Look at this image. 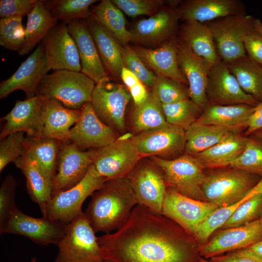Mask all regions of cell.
I'll return each instance as SVG.
<instances>
[{
    "label": "cell",
    "mask_w": 262,
    "mask_h": 262,
    "mask_svg": "<svg viewBox=\"0 0 262 262\" xmlns=\"http://www.w3.org/2000/svg\"><path fill=\"white\" fill-rule=\"evenodd\" d=\"M187 232L174 221L137 204L127 222L98 237L104 260L113 262H192Z\"/></svg>",
    "instance_id": "1"
},
{
    "label": "cell",
    "mask_w": 262,
    "mask_h": 262,
    "mask_svg": "<svg viewBox=\"0 0 262 262\" xmlns=\"http://www.w3.org/2000/svg\"><path fill=\"white\" fill-rule=\"evenodd\" d=\"M138 204L128 178L107 180L96 191L84 213L95 232L115 231Z\"/></svg>",
    "instance_id": "2"
},
{
    "label": "cell",
    "mask_w": 262,
    "mask_h": 262,
    "mask_svg": "<svg viewBox=\"0 0 262 262\" xmlns=\"http://www.w3.org/2000/svg\"><path fill=\"white\" fill-rule=\"evenodd\" d=\"M95 85L94 82L82 72L53 71L41 80L36 96L59 100L68 109L79 110L85 103L91 101Z\"/></svg>",
    "instance_id": "3"
},
{
    "label": "cell",
    "mask_w": 262,
    "mask_h": 262,
    "mask_svg": "<svg viewBox=\"0 0 262 262\" xmlns=\"http://www.w3.org/2000/svg\"><path fill=\"white\" fill-rule=\"evenodd\" d=\"M151 159L162 170L167 187L188 197L207 201L202 190L206 175L195 156L185 153L173 159L155 156Z\"/></svg>",
    "instance_id": "4"
},
{
    "label": "cell",
    "mask_w": 262,
    "mask_h": 262,
    "mask_svg": "<svg viewBox=\"0 0 262 262\" xmlns=\"http://www.w3.org/2000/svg\"><path fill=\"white\" fill-rule=\"evenodd\" d=\"M260 179L259 175L236 169L216 171L206 175L202 190L207 201L223 207L244 198Z\"/></svg>",
    "instance_id": "5"
},
{
    "label": "cell",
    "mask_w": 262,
    "mask_h": 262,
    "mask_svg": "<svg viewBox=\"0 0 262 262\" xmlns=\"http://www.w3.org/2000/svg\"><path fill=\"white\" fill-rule=\"evenodd\" d=\"M96 232L84 212L67 224L54 262H104Z\"/></svg>",
    "instance_id": "6"
},
{
    "label": "cell",
    "mask_w": 262,
    "mask_h": 262,
    "mask_svg": "<svg viewBox=\"0 0 262 262\" xmlns=\"http://www.w3.org/2000/svg\"><path fill=\"white\" fill-rule=\"evenodd\" d=\"M106 181L92 164L78 184L51 196L47 205L45 217L68 224L82 213V207L85 200L101 188Z\"/></svg>",
    "instance_id": "7"
},
{
    "label": "cell",
    "mask_w": 262,
    "mask_h": 262,
    "mask_svg": "<svg viewBox=\"0 0 262 262\" xmlns=\"http://www.w3.org/2000/svg\"><path fill=\"white\" fill-rule=\"evenodd\" d=\"M253 19L244 12L205 23L212 32L222 61L229 64L246 55L244 40L253 29Z\"/></svg>",
    "instance_id": "8"
},
{
    "label": "cell",
    "mask_w": 262,
    "mask_h": 262,
    "mask_svg": "<svg viewBox=\"0 0 262 262\" xmlns=\"http://www.w3.org/2000/svg\"><path fill=\"white\" fill-rule=\"evenodd\" d=\"M132 136L127 133L98 149L93 164L107 180L127 178L142 158L131 139Z\"/></svg>",
    "instance_id": "9"
},
{
    "label": "cell",
    "mask_w": 262,
    "mask_h": 262,
    "mask_svg": "<svg viewBox=\"0 0 262 262\" xmlns=\"http://www.w3.org/2000/svg\"><path fill=\"white\" fill-rule=\"evenodd\" d=\"M67 225L47 217H32L16 208L0 227V232L21 235L40 245L58 246L66 235Z\"/></svg>",
    "instance_id": "10"
},
{
    "label": "cell",
    "mask_w": 262,
    "mask_h": 262,
    "mask_svg": "<svg viewBox=\"0 0 262 262\" xmlns=\"http://www.w3.org/2000/svg\"><path fill=\"white\" fill-rule=\"evenodd\" d=\"M127 178L138 204L162 214L167 187L161 168L152 161L139 162Z\"/></svg>",
    "instance_id": "11"
},
{
    "label": "cell",
    "mask_w": 262,
    "mask_h": 262,
    "mask_svg": "<svg viewBox=\"0 0 262 262\" xmlns=\"http://www.w3.org/2000/svg\"><path fill=\"white\" fill-rule=\"evenodd\" d=\"M131 98L122 84L110 81L96 84L91 103L99 119L115 131L125 130V111Z\"/></svg>",
    "instance_id": "12"
},
{
    "label": "cell",
    "mask_w": 262,
    "mask_h": 262,
    "mask_svg": "<svg viewBox=\"0 0 262 262\" xmlns=\"http://www.w3.org/2000/svg\"><path fill=\"white\" fill-rule=\"evenodd\" d=\"M98 149L82 151L70 142L60 141L51 196L73 187L82 180L93 164Z\"/></svg>",
    "instance_id": "13"
},
{
    "label": "cell",
    "mask_w": 262,
    "mask_h": 262,
    "mask_svg": "<svg viewBox=\"0 0 262 262\" xmlns=\"http://www.w3.org/2000/svg\"><path fill=\"white\" fill-rule=\"evenodd\" d=\"M218 208L214 203L188 197L167 187L162 214L193 236L203 221Z\"/></svg>",
    "instance_id": "14"
},
{
    "label": "cell",
    "mask_w": 262,
    "mask_h": 262,
    "mask_svg": "<svg viewBox=\"0 0 262 262\" xmlns=\"http://www.w3.org/2000/svg\"><path fill=\"white\" fill-rule=\"evenodd\" d=\"M50 70L43 45L39 43L8 79L0 84V98L7 97L17 90L23 91L26 99L36 96L39 82Z\"/></svg>",
    "instance_id": "15"
},
{
    "label": "cell",
    "mask_w": 262,
    "mask_h": 262,
    "mask_svg": "<svg viewBox=\"0 0 262 262\" xmlns=\"http://www.w3.org/2000/svg\"><path fill=\"white\" fill-rule=\"evenodd\" d=\"M208 104L229 105L259 102L244 92L236 77L222 61L213 65L209 72L206 87Z\"/></svg>",
    "instance_id": "16"
},
{
    "label": "cell",
    "mask_w": 262,
    "mask_h": 262,
    "mask_svg": "<svg viewBox=\"0 0 262 262\" xmlns=\"http://www.w3.org/2000/svg\"><path fill=\"white\" fill-rule=\"evenodd\" d=\"M118 137L116 131L99 119L89 102L81 109L79 119L70 130L68 142L81 150L99 149L111 144Z\"/></svg>",
    "instance_id": "17"
},
{
    "label": "cell",
    "mask_w": 262,
    "mask_h": 262,
    "mask_svg": "<svg viewBox=\"0 0 262 262\" xmlns=\"http://www.w3.org/2000/svg\"><path fill=\"white\" fill-rule=\"evenodd\" d=\"M131 139L142 158L175 157L185 150L186 143L185 131L170 124L138 133L132 136Z\"/></svg>",
    "instance_id": "18"
},
{
    "label": "cell",
    "mask_w": 262,
    "mask_h": 262,
    "mask_svg": "<svg viewBox=\"0 0 262 262\" xmlns=\"http://www.w3.org/2000/svg\"><path fill=\"white\" fill-rule=\"evenodd\" d=\"M41 43L50 69L81 72L77 47L68 31L66 22L61 21L51 29Z\"/></svg>",
    "instance_id": "19"
},
{
    "label": "cell",
    "mask_w": 262,
    "mask_h": 262,
    "mask_svg": "<svg viewBox=\"0 0 262 262\" xmlns=\"http://www.w3.org/2000/svg\"><path fill=\"white\" fill-rule=\"evenodd\" d=\"M43 99L35 96L24 100H17L13 109L1 120H5L0 133V139L16 132H26L27 136L42 137Z\"/></svg>",
    "instance_id": "20"
},
{
    "label": "cell",
    "mask_w": 262,
    "mask_h": 262,
    "mask_svg": "<svg viewBox=\"0 0 262 262\" xmlns=\"http://www.w3.org/2000/svg\"><path fill=\"white\" fill-rule=\"evenodd\" d=\"M262 240V221L256 219L246 225L220 231L211 241L199 247L206 258L236 249L248 247Z\"/></svg>",
    "instance_id": "21"
},
{
    "label": "cell",
    "mask_w": 262,
    "mask_h": 262,
    "mask_svg": "<svg viewBox=\"0 0 262 262\" xmlns=\"http://www.w3.org/2000/svg\"><path fill=\"white\" fill-rule=\"evenodd\" d=\"M177 59L179 68L188 82L189 98L203 110L208 104L206 87L209 72L213 65L196 55L180 40Z\"/></svg>",
    "instance_id": "22"
},
{
    "label": "cell",
    "mask_w": 262,
    "mask_h": 262,
    "mask_svg": "<svg viewBox=\"0 0 262 262\" xmlns=\"http://www.w3.org/2000/svg\"><path fill=\"white\" fill-rule=\"evenodd\" d=\"M66 24L68 31L77 47L81 72L93 80L96 84L110 81L86 20L75 19L67 22Z\"/></svg>",
    "instance_id": "23"
},
{
    "label": "cell",
    "mask_w": 262,
    "mask_h": 262,
    "mask_svg": "<svg viewBox=\"0 0 262 262\" xmlns=\"http://www.w3.org/2000/svg\"><path fill=\"white\" fill-rule=\"evenodd\" d=\"M176 7H165L149 17L138 21L130 31L131 41L153 44L167 41L174 37L180 19Z\"/></svg>",
    "instance_id": "24"
},
{
    "label": "cell",
    "mask_w": 262,
    "mask_h": 262,
    "mask_svg": "<svg viewBox=\"0 0 262 262\" xmlns=\"http://www.w3.org/2000/svg\"><path fill=\"white\" fill-rule=\"evenodd\" d=\"M180 19L207 23L245 12L240 0H189L177 8Z\"/></svg>",
    "instance_id": "25"
},
{
    "label": "cell",
    "mask_w": 262,
    "mask_h": 262,
    "mask_svg": "<svg viewBox=\"0 0 262 262\" xmlns=\"http://www.w3.org/2000/svg\"><path fill=\"white\" fill-rule=\"evenodd\" d=\"M178 40L173 37L155 49L143 47L133 49L146 66L155 71L158 75L188 84L187 81L178 65Z\"/></svg>",
    "instance_id": "26"
},
{
    "label": "cell",
    "mask_w": 262,
    "mask_h": 262,
    "mask_svg": "<svg viewBox=\"0 0 262 262\" xmlns=\"http://www.w3.org/2000/svg\"><path fill=\"white\" fill-rule=\"evenodd\" d=\"M43 99L42 137L68 142L70 130L79 119L81 110L68 109L56 99Z\"/></svg>",
    "instance_id": "27"
},
{
    "label": "cell",
    "mask_w": 262,
    "mask_h": 262,
    "mask_svg": "<svg viewBox=\"0 0 262 262\" xmlns=\"http://www.w3.org/2000/svg\"><path fill=\"white\" fill-rule=\"evenodd\" d=\"M255 106L246 104L219 105L207 104L194 122L239 131L245 128Z\"/></svg>",
    "instance_id": "28"
},
{
    "label": "cell",
    "mask_w": 262,
    "mask_h": 262,
    "mask_svg": "<svg viewBox=\"0 0 262 262\" xmlns=\"http://www.w3.org/2000/svg\"><path fill=\"white\" fill-rule=\"evenodd\" d=\"M85 20L108 75L115 78L120 77L124 65L121 47L118 41L100 22L92 16Z\"/></svg>",
    "instance_id": "29"
},
{
    "label": "cell",
    "mask_w": 262,
    "mask_h": 262,
    "mask_svg": "<svg viewBox=\"0 0 262 262\" xmlns=\"http://www.w3.org/2000/svg\"><path fill=\"white\" fill-rule=\"evenodd\" d=\"M179 40L196 55L212 65L222 61L218 54L212 32L205 23L193 20H184L180 29Z\"/></svg>",
    "instance_id": "30"
},
{
    "label": "cell",
    "mask_w": 262,
    "mask_h": 262,
    "mask_svg": "<svg viewBox=\"0 0 262 262\" xmlns=\"http://www.w3.org/2000/svg\"><path fill=\"white\" fill-rule=\"evenodd\" d=\"M247 138L230 131L221 141L195 156L204 168L229 166L244 150Z\"/></svg>",
    "instance_id": "31"
},
{
    "label": "cell",
    "mask_w": 262,
    "mask_h": 262,
    "mask_svg": "<svg viewBox=\"0 0 262 262\" xmlns=\"http://www.w3.org/2000/svg\"><path fill=\"white\" fill-rule=\"evenodd\" d=\"M14 164L25 177L26 187L31 199L37 203L43 216L47 205L51 199L52 184L37 164L26 155L18 158Z\"/></svg>",
    "instance_id": "32"
},
{
    "label": "cell",
    "mask_w": 262,
    "mask_h": 262,
    "mask_svg": "<svg viewBox=\"0 0 262 262\" xmlns=\"http://www.w3.org/2000/svg\"><path fill=\"white\" fill-rule=\"evenodd\" d=\"M60 141L45 137H33L26 135L25 153L34 161L53 183L57 173V161Z\"/></svg>",
    "instance_id": "33"
},
{
    "label": "cell",
    "mask_w": 262,
    "mask_h": 262,
    "mask_svg": "<svg viewBox=\"0 0 262 262\" xmlns=\"http://www.w3.org/2000/svg\"><path fill=\"white\" fill-rule=\"evenodd\" d=\"M27 16L24 44L18 52L20 56L28 54L42 42L49 32L58 24L59 20L51 16L43 0H36Z\"/></svg>",
    "instance_id": "34"
},
{
    "label": "cell",
    "mask_w": 262,
    "mask_h": 262,
    "mask_svg": "<svg viewBox=\"0 0 262 262\" xmlns=\"http://www.w3.org/2000/svg\"><path fill=\"white\" fill-rule=\"evenodd\" d=\"M227 64L244 92L259 103L262 101V66L247 54Z\"/></svg>",
    "instance_id": "35"
},
{
    "label": "cell",
    "mask_w": 262,
    "mask_h": 262,
    "mask_svg": "<svg viewBox=\"0 0 262 262\" xmlns=\"http://www.w3.org/2000/svg\"><path fill=\"white\" fill-rule=\"evenodd\" d=\"M134 131L138 133L168 125L163 111L162 104L154 92H149L147 99L135 106L131 117Z\"/></svg>",
    "instance_id": "36"
},
{
    "label": "cell",
    "mask_w": 262,
    "mask_h": 262,
    "mask_svg": "<svg viewBox=\"0 0 262 262\" xmlns=\"http://www.w3.org/2000/svg\"><path fill=\"white\" fill-rule=\"evenodd\" d=\"M230 131L218 126L194 123L185 131V153L199 154L221 141Z\"/></svg>",
    "instance_id": "37"
},
{
    "label": "cell",
    "mask_w": 262,
    "mask_h": 262,
    "mask_svg": "<svg viewBox=\"0 0 262 262\" xmlns=\"http://www.w3.org/2000/svg\"><path fill=\"white\" fill-rule=\"evenodd\" d=\"M91 16L100 22L124 46L131 41L122 11L109 0H101L91 10Z\"/></svg>",
    "instance_id": "38"
},
{
    "label": "cell",
    "mask_w": 262,
    "mask_h": 262,
    "mask_svg": "<svg viewBox=\"0 0 262 262\" xmlns=\"http://www.w3.org/2000/svg\"><path fill=\"white\" fill-rule=\"evenodd\" d=\"M262 193V175L258 183L245 197L231 205L220 207L212 213L199 225L194 237L198 241L205 243L217 229L222 227L236 209L246 200L255 195Z\"/></svg>",
    "instance_id": "39"
},
{
    "label": "cell",
    "mask_w": 262,
    "mask_h": 262,
    "mask_svg": "<svg viewBox=\"0 0 262 262\" xmlns=\"http://www.w3.org/2000/svg\"><path fill=\"white\" fill-rule=\"evenodd\" d=\"M95 0H43L51 16L67 22L75 19H87L91 16L90 7Z\"/></svg>",
    "instance_id": "40"
},
{
    "label": "cell",
    "mask_w": 262,
    "mask_h": 262,
    "mask_svg": "<svg viewBox=\"0 0 262 262\" xmlns=\"http://www.w3.org/2000/svg\"><path fill=\"white\" fill-rule=\"evenodd\" d=\"M162 106L166 121L184 131L196 120L203 111L189 98Z\"/></svg>",
    "instance_id": "41"
},
{
    "label": "cell",
    "mask_w": 262,
    "mask_h": 262,
    "mask_svg": "<svg viewBox=\"0 0 262 262\" xmlns=\"http://www.w3.org/2000/svg\"><path fill=\"white\" fill-rule=\"evenodd\" d=\"M231 168L262 175V140L247 138L242 153L229 165Z\"/></svg>",
    "instance_id": "42"
},
{
    "label": "cell",
    "mask_w": 262,
    "mask_h": 262,
    "mask_svg": "<svg viewBox=\"0 0 262 262\" xmlns=\"http://www.w3.org/2000/svg\"><path fill=\"white\" fill-rule=\"evenodd\" d=\"M22 16H14L0 19V44L4 48L17 52L25 42V29Z\"/></svg>",
    "instance_id": "43"
},
{
    "label": "cell",
    "mask_w": 262,
    "mask_h": 262,
    "mask_svg": "<svg viewBox=\"0 0 262 262\" xmlns=\"http://www.w3.org/2000/svg\"><path fill=\"white\" fill-rule=\"evenodd\" d=\"M174 79L157 75L152 91L162 104L179 101L189 98L188 87Z\"/></svg>",
    "instance_id": "44"
},
{
    "label": "cell",
    "mask_w": 262,
    "mask_h": 262,
    "mask_svg": "<svg viewBox=\"0 0 262 262\" xmlns=\"http://www.w3.org/2000/svg\"><path fill=\"white\" fill-rule=\"evenodd\" d=\"M262 212V193L251 196L244 202L224 223L228 229L248 224L256 219Z\"/></svg>",
    "instance_id": "45"
},
{
    "label": "cell",
    "mask_w": 262,
    "mask_h": 262,
    "mask_svg": "<svg viewBox=\"0 0 262 262\" xmlns=\"http://www.w3.org/2000/svg\"><path fill=\"white\" fill-rule=\"evenodd\" d=\"M124 66L132 72L146 86L153 87L157 78L137 55L134 49L126 45L121 47Z\"/></svg>",
    "instance_id": "46"
},
{
    "label": "cell",
    "mask_w": 262,
    "mask_h": 262,
    "mask_svg": "<svg viewBox=\"0 0 262 262\" xmlns=\"http://www.w3.org/2000/svg\"><path fill=\"white\" fill-rule=\"evenodd\" d=\"M24 132L11 133L0 139V172L7 165L14 162L25 153V139Z\"/></svg>",
    "instance_id": "47"
},
{
    "label": "cell",
    "mask_w": 262,
    "mask_h": 262,
    "mask_svg": "<svg viewBox=\"0 0 262 262\" xmlns=\"http://www.w3.org/2000/svg\"><path fill=\"white\" fill-rule=\"evenodd\" d=\"M111 1L122 11L131 17L140 15L152 16L163 4L161 0H112Z\"/></svg>",
    "instance_id": "48"
},
{
    "label": "cell",
    "mask_w": 262,
    "mask_h": 262,
    "mask_svg": "<svg viewBox=\"0 0 262 262\" xmlns=\"http://www.w3.org/2000/svg\"><path fill=\"white\" fill-rule=\"evenodd\" d=\"M16 182L14 177L8 175L0 188V227H2L16 208L15 204Z\"/></svg>",
    "instance_id": "49"
},
{
    "label": "cell",
    "mask_w": 262,
    "mask_h": 262,
    "mask_svg": "<svg viewBox=\"0 0 262 262\" xmlns=\"http://www.w3.org/2000/svg\"><path fill=\"white\" fill-rule=\"evenodd\" d=\"M36 0H0V17L24 16L33 7Z\"/></svg>",
    "instance_id": "50"
},
{
    "label": "cell",
    "mask_w": 262,
    "mask_h": 262,
    "mask_svg": "<svg viewBox=\"0 0 262 262\" xmlns=\"http://www.w3.org/2000/svg\"><path fill=\"white\" fill-rule=\"evenodd\" d=\"M244 42L247 55L262 66V35L253 28L245 36Z\"/></svg>",
    "instance_id": "51"
},
{
    "label": "cell",
    "mask_w": 262,
    "mask_h": 262,
    "mask_svg": "<svg viewBox=\"0 0 262 262\" xmlns=\"http://www.w3.org/2000/svg\"><path fill=\"white\" fill-rule=\"evenodd\" d=\"M211 258L214 262H262V257L250 251L248 248Z\"/></svg>",
    "instance_id": "52"
},
{
    "label": "cell",
    "mask_w": 262,
    "mask_h": 262,
    "mask_svg": "<svg viewBox=\"0 0 262 262\" xmlns=\"http://www.w3.org/2000/svg\"><path fill=\"white\" fill-rule=\"evenodd\" d=\"M262 130V101L255 106L246 123L245 135H249Z\"/></svg>",
    "instance_id": "53"
},
{
    "label": "cell",
    "mask_w": 262,
    "mask_h": 262,
    "mask_svg": "<svg viewBox=\"0 0 262 262\" xmlns=\"http://www.w3.org/2000/svg\"><path fill=\"white\" fill-rule=\"evenodd\" d=\"M120 77L128 90L141 82L132 72L124 66L122 69Z\"/></svg>",
    "instance_id": "54"
},
{
    "label": "cell",
    "mask_w": 262,
    "mask_h": 262,
    "mask_svg": "<svg viewBox=\"0 0 262 262\" xmlns=\"http://www.w3.org/2000/svg\"><path fill=\"white\" fill-rule=\"evenodd\" d=\"M247 248L255 254L262 257V240Z\"/></svg>",
    "instance_id": "55"
},
{
    "label": "cell",
    "mask_w": 262,
    "mask_h": 262,
    "mask_svg": "<svg viewBox=\"0 0 262 262\" xmlns=\"http://www.w3.org/2000/svg\"><path fill=\"white\" fill-rule=\"evenodd\" d=\"M253 28L255 31L262 35V22L260 19L254 18Z\"/></svg>",
    "instance_id": "56"
},
{
    "label": "cell",
    "mask_w": 262,
    "mask_h": 262,
    "mask_svg": "<svg viewBox=\"0 0 262 262\" xmlns=\"http://www.w3.org/2000/svg\"><path fill=\"white\" fill-rule=\"evenodd\" d=\"M31 262H36V259L35 258H33ZM104 262H113L110 261V260H105L104 261Z\"/></svg>",
    "instance_id": "57"
},
{
    "label": "cell",
    "mask_w": 262,
    "mask_h": 262,
    "mask_svg": "<svg viewBox=\"0 0 262 262\" xmlns=\"http://www.w3.org/2000/svg\"><path fill=\"white\" fill-rule=\"evenodd\" d=\"M198 262H214L213 261H209L204 259H201Z\"/></svg>",
    "instance_id": "58"
},
{
    "label": "cell",
    "mask_w": 262,
    "mask_h": 262,
    "mask_svg": "<svg viewBox=\"0 0 262 262\" xmlns=\"http://www.w3.org/2000/svg\"><path fill=\"white\" fill-rule=\"evenodd\" d=\"M258 137L262 140V131L261 132L259 133Z\"/></svg>",
    "instance_id": "59"
},
{
    "label": "cell",
    "mask_w": 262,
    "mask_h": 262,
    "mask_svg": "<svg viewBox=\"0 0 262 262\" xmlns=\"http://www.w3.org/2000/svg\"><path fill=\"white\" fill-rule=\"evenodd\" d=\"M260 219L262 221V213L261 214V217H260Z\"/></svg>",
    "instance_id": "60"
}]
</instances>
